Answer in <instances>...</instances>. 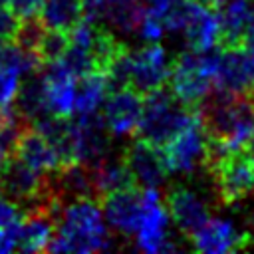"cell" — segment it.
<instances>
[{"label": "cell", "instance_id": "cell-1", "mask_svg": "<svg viewBox=\"0 0 254 254\" xmlns=\"http://www.w3.org/2000/svg\"><path fill=\"white\" fill-rule=\"evenodd\" d=\"M204 101V113L200 115L208 133L206 163L242 153L254 133L252 97L232 95L218 89L216 95H208Z\"/></svg>", "mask_w": 254, "mask_h": 254}, {"label": "cell", "instance_id": "cell-2", "mask_svg": "<svg viewBox=\"0 0 254 254\" xmlns=\"http://www.w3.org/2000/svg\"><path fill=\"white\" fill-rule=\"evenodd\" d=\"M109 248H115L113 236L103 224V212L97 198H73L62 204L56 214L54 236L46 250L95 252Z\"/></svg>", "mask_w": 254, "mask_h": 254}, {"label": "cell", "instance_id": "cell-3", "mask_svg": "<svg viewBox=\"0 0 254 254\" xmlns=\"http://www.w3.org/2000/svg\"><path fill=\"white\" fill-rule=\"evenodd\" d=\"M218 65V54L212 52H183L171 62L169 87L173 97L189 107L196 109L204 103L214 87Z\"/></svg>", "mask_w": 254, "mask_h": 254}, {"label": "cell", "instance_id": "cell-4", "mask_svg": "<svg viewBox=\"0 0 254 254\" xmlns=\"http://www.w3.org/2000/svg\"><path fill=\"white\" fill-rule=\"evenodd\" d=\"M192 109L181 105L165 87L153 89L143 95V109L135 135L163 147L190 117Z\"/></svg>", "mask_w": 254, "mask_h": 254}, {"label": "cell", "instance_id": "cell-5", "mask_svg": "<svg viewBox=\"0 0 254 254\" xmlns=\"http://www.w3.org/2000/svg\"><path fill=\"white\" fill-rule=\"evenodd\" d=\"M169 173L192 175L208 159V133L202 115L192 109L189 121L161 147Z\"/></svg>", "mask_w": 254, "mask_h": 254}, {"label": "cell", "instance_id": "cell-6", "mask_svg": "<svg viewBox=\"0 0 254 254\" xmlns=\"http://www.w3.org/2000/svg\"><path fill=\"white\" fill-rule=\"evenodd\" d=\"M171 73V60L159 42H147L139 50L127 54V87L141 95L165 87Z\"/></svg>", "mask_w": 254, "mask_h": 254}, {"label": "cell", "instance_id": "cell-7", "mask_svg": "<svg viewBox=\"0 0 254 254\" xmlns=\"http://www.w3.org/2000/svg\"><path fill=\"white\" fill-rule=\"evenodd\" d=\"M135 246L153 254L175 250L171 236V216L161 202L157 189H143V214L135 230Z\"/></svg>", "mask_w": 254, "mask_h": 254}, {"label": "cell", "instance_id": "cell-8", "mask_svg": "<svg viewBox=\"0 0 254 254\" xmlns=\"http://www.w3.org/2000/svg\"><path fill=\"white\" fill-rule=\"evenodd\" d=\"M214 85L232 95H254V50L244 44L226 46L218 52Z\"/></svg>", "mask_w": 254, "mask_h": 254}, {"label": "cell", "instance_id": "cell-9", "mask_svg": "<svg viewBox=\"0 0 254 254\" xmlns=\"http://www.w3.org/2000/svg\"><path fill=\"white\" fill-rule=\"evenodd\" d=\"M121 159L133 179L141 189H159L169 175L163 149L141 137H135L121 151Z\"/></svg>", "mask_w": 254, "mask_h": 254}, {"label": "cell", "instance_id": "cell-10", "mask_svg": "<svg viewBox=\"0 0 254 254\" xmlns=\"http://www.w3.org/2000/svg\"><path fill=\"white\" fill-rule=\"evenodd\" d=\"M97 202L107 224L117 234H121L127 240L135 236V230L143 214V189L139 187L119 189L99 196Z\"/></svg>", "mask_w": 254, "mask_h": 254}, {"label": "cell", "instance_id": "cell-11", "mask_svg": "<svg viewBox=\"0 0 254 254\" xmlns=\"http://www.w3.org/2000/svg\"><path fill=\"white\" fill-rule=\"evenodd\" d=\"M208 165L214 173L216 190L224 202H236L254 192V163L242 157V153L222 157Z\"/></svg>", "mask_w": 254, "mask_h": 254}, {"label": "cell", "instance_id": "cell-12", "mask_svg": "<svg viewBox=\"0 0 254 254\" xmlns=\"http://www.w3.org/2000/svg\"><path fill=\"white\" fill-rule=\"evenodd\" d=\"M181 34L192 52H212L222 42L218 12L200 0H189Z\"/></svg>", "mask_w": 254, "mask_h": 254}, {"label": "cell", "instance_id": "cell-13", "mask_svg": "<svg viewBox=\"0 0 254 254\" xmlns=\"http://www.w3.org/2000/svg\"><path fill=\"white\" fill-rule=\"evenodd\" d=\"M103 121L113 137H129L135 135L141 109L143 95L133 87H121L107 93L103 99Z\"/></svg>", "mask_w": 254, "mask_h": 254}, {"label": "cell", "instance_id": "cell-14", "mask_svg": "<svg viewBox=\"0 0 254 254\" xmlns=\"http://www.w3.org/2000/svg\"><path fill=\"white\" fill-rule=\"evenodd\" d=\"M192 248L202 254H224L236 252L248 244V234L238 228L230 218H206V222L196 228L190 236Z\"/></svg>", "mask_w": 254, "mask_h": 254}, {"label": "cell", "instance_id": "cell-15", "mask_svg": "<svg viewBox=\"0 0 254 254\" xmlns=\"http://www.w3.org/2000/svg\"><path fill=\"white\" fill-rule=\"evenodd\" d=\"M165 208L171 220L175 222V226L187 236H190L196 228H200L210 216L208 204L204 202V198L196 190L183 185L169 189L165 196Z\"/></svg>", "mask_w": 254, "mask_h": 254}, {"label": "cell", "instance_id": "cell-16", "mask_svg": "<svg viewBox=\"0 0 254 254\" xmlns=\"http://www.w3.org/2000/svg\"><path fill=\"white\" fill-rule=\"evenodd\" d=\"M42 77L46 87L48 109L52 115L69 117L73 113V93L75 77L62 65V62H52L42 65Z\"/></svg>", "mask_w": 254, "mask_h": 254}, {"label": "cell", "instance_id": "cell-17", "mask_svg": "<svg viewBox=\"0 0 254 254\" xmlns=\"http://www.w3.org/2000/svg\"><path fill=\"white\" fill-rule=\"evenodd\" d=\"M50 183L56 190V194L67 202L73 198H97L93 177L87 165L83 163H71L67 167H62L58 171L50 173Z\"/></svg>", "mask_w": 254, "mask_h": 254}, {"label": "cell", "instance_id": "cell-18", "mask_svg": "<svg viewBox=\"0 0 254 254\" xmlns=\"http://www.w3.org/2000/svg\"><path fill=\"white\" fill-rule=\"evenodd\" d=\"M56 228V214L52 210H36L26 214L16 226V250L42 252L48 248Z\"/></svg>", "mask_w": 254, "mask_h": 254}, {"label": "cell", "instance_id": "cell-19", "mask_svg": "<svg viewBox=\"0 0 254 254\" xmlns=\"http://www.w3.org/2000/svg\"><path fill=\"white\" fill-rule=\"evenodd\" d=\"M14 157H18L20 161H24L26 165H30L32 169L40 171V173H52L58 171V159L50 147V143L46 141V137L34 129L30 123L22 129V133L16 139Z\"/></svg>", "mask_w": 254, "mask_h": 254}, {"label": "cell", "instance_id": "cell-20", "mask_svg": "<svg viewBox=\"0 0 254 254\" xmlns=\"http://www.w3.org/2000/svg\"><path fill=\"white\" fill-rule=\"evenodd\" d=\"M91 171V177H93V185H95V192H97V198L107 194V192H113V190H119V189H127V187H137L121 159V155H113V153H107L103 159H99L95 165L89 167Z\"/></svg>", "mask_w": 254, "mask_h": 254}, {"label": "cell", "instance_id": "cell-21", "mask_svg": "<svg viewBox=\"0 0 254 254\" xmlns=\"http://www.w3.org/2000/svg\"><path fill=\"white\" fill-rule=\"evenodd\" d=\"M14 105L18 107V111L22 113V117L28 123H32V121H36V119H40V117L50 113L42 71L28 73V79L24 83H20V87H18Z\"/></svg>", "mask_w": 254, "mask_h": 254}, {"label": "cell", "instance_id": "cell-22", "mask_svg": "<svg viewBox=\"0 0 254 254\" xmlns=\"http://www.w3.org/2000/svg\"><path fill=\"white\" fill-rule=\"evenodd\" d=\"M145 12L147 6L143 0H105L103 22H107L113 30L131 36L137 34Z\"/></svg>", "mask_w": 254, "mask_h": 254}, {"label": "cell", "instance_id": "cell-23", "mask_svg": "<svg viewBox=\"0 0 254 254\" xmlns=\"http://www.w3.org/2000/svg\"><path fill=\"white\" fill-rule=\"evenodd\" d=\"M107 93H109V85L105 73L93 71L77 77L75 93H73V113L81 115V113L97 111V107L103 103Z\"/></svg>", "mask_w": 254, "mask_h": 254}, {"label": "cell", "instance_id": "cell-24", "mask_svg": "<svg viewBox=\"0 0 254 254\" xmlns=\"http://www.w3.org/2000/svg\"><path fill=\"white\" fill-rule=\"evenodd\" d=\"M38 20L44 28L69 32L81 22V0H44Z\"/></svg>", "mask_w": 254, "mask_h": 254}, {"label": "cell", "instance_id": "cell-25", "mask_svg": "<svg viewBox=\"0 0 254 254\" xmlns=\"http://www.w3.org/2000/svg\"><path fill=\"white\" fill-rule=\"evenodd\" d=\"M250 8L252 6L248 4V0H224L220 4L218 20H220L224 46H234L242 42Z\"/></svg>", "mask_w": 254, "mask_h": 254}, {"label": "cell", "instance_id": "cell-26", "mask_svg": "<svg viewBox=\"0 0 254 254\" xmlns=\"http://www.w3.org/2000/svg\"><path fill=\"white\" fill-rule=\"evenodd\" d=\"M67 46H69V32L46 28L38 46H36V54H38L42 64H52V62L62 60Z\"/></svg>", "mask_w": 254, "mask_h": 254}, {"label": "cell", "instance_id": "cell-27", "mask_svg": "<svg viewBox=\"0 0 254 254\" xmlns=\"http://www.w3.org/2000/svg\"><path fill=\"white\" fill-rule=\"evenodd\" d=\"M20 77L22 73H18L16 69L0 67V107L14 103L18 87H20Z\"/></svg>", "mask_w": 254, "mask_h": 254}, {"label": "cell", "instance_id": "cell-28", "mask_svg": "<svg viewBox=\"0 0 254 254\" xmlns=\"http://www.w3.org/2000/svg\"><path fill=\"white\" fill-rule=\"evenodd\" d=\"M137 34H139L145 42H159V40L163 38V34H165L163 18L145 12V16H143V20H141V24H139Z\"/></svg>", "mask_w": 254, "mask_h": 254}, {"label": "cell", "instance_id": "cell-29", "mask_svg": "<svg viewBox=\"0 0 254 254\" xmlns=\"http://www.w3.org/2000/svg\"><path fill=\"white\" fill-rule=\"evenodd\" d=\"M24 218L22 206L12 198H0V228H14Z\"/></svg>", "mask_w": 254, "mask_h": 254}, {"label": "cell", "instance_id": "cell-30", "mask_svg": "<svg viewBox=\"0 0 254 254\" xmlns=\"http://www.w3.org/2000/svg\"><path fill=\"white\" fill-rule=\"evenodd\" d=\"M20 26V18L10 8H0V44L14 42Z\"/></svg>", "mask_w": 254, "mask_h": 254}, {"label": "cell", "instance_id": "cell-31", "mask_svg": "<svg viewBox=\"0 0 254 254\" xmlns=\"http://www.w3.org/2000/svg\"><path fill=\"white\" fill-rule=\"evenodd\" d=\"M42 2H44V0H10L8 8H10L20 20H24V18H34V16H38Z\"/></svg>", "mask_w": 254, "mask_h": 254}, {"label": "cell", "instance_id": "cell-32", "mask_svg": "<svg viewBox=\"0 0 254 254\" xmlns=\"http://www.w3.org/2000/svg\"><path fill=\"white\" fill-rule=\"evenodd\" d=\"M16 226L14 228H0V254L16 250Z\"/></svg>", "mask_w": 254, "mask_h": 254}, {"label": "cell", "instance_id": "cell-33", "mask_svg": "<svg viewBox=\"0 0 254 254\" xmlns=\"http://www.w3.org/2000/svg\"><path fill=\"white\" fill-rule=\"evenodd\" d=\"M171 4H173V0H147V12L149 14H155V16H159V18H163L165 16V12L171 8Z\"/></svg>", "mask_w": 254, "mask_h": 254}, {"label": "cell", "instance_id": "cell-34", "mask_svg": "<svg viewBox=\"0 0 254 254\" xmlns=\"http://www.w3.org/2000/svg\"><path fill=\"white\" fill-rule=\"evenodd\" d=\"M244 46L252 48L254 50V6L250 8V14H248V20H246V28H244V36H242V42Z\"/></svg>", "mask_w": 254, "mask_h": 254}, {"label": "cell", "instance_id": "cell-35", "mask_svg": "<svg viewBox=\"0 0 254 254\" xmlns=\"http://www.w3.org/2000/svg\"><path fill=\"white\" fill-rule=\"evenodd\" d=\"M248 159L254 163V133H252V137H250V143H248Z\"/></svg>", "mask_w": 254, "mask_h": 254}, {"label": "cell", "instance_id": "cell-36", "mask_svg": "<svg viewBox=\"0 0 254 254\" xmlns=\"http://www.w3.org/2000/svg\"><path fill=\"white\" fill-rule=\"evenodd\" d=\"M200 2H204V4H208V6H220L224 0H200Z\"/></svg>", "mask_w": 254, "mask_h": 254}, {"label": "cell", "instance_id": "cell-37", "mask_svg": "<svg viewBox=\"0 0 254 254\" xmlns=\"http://www.w3.org/2000/svg\"><path fill=\"white\" fill-rule=\"evenodd\" d=\"M6 157H8V155H6V153L0 149V169H2V165H4V161H6Z\"/></svg>", "mask_w": 254, "mask_h": 254}, {"label": "cell", "instance_id": "cell-38", "mask_svg": "<svg viewBox=\"0 0 254 254\" xmlns=\"http://www.w3.org/2000/svg\"><path fill=\"white\" fill-rule=\"evenodd\" d=\"M8 4H10V0H0V8H8Z\"/></svg>", "mask_w": 254, "mask_h": 254}, {"label": "cell", "instance_id": "cell-39", "mask_svg": "<svg viewBox=\"0 0 254 254\" xmlns=\"http://www.w3.org/2000/svg\"><path fill=\"white\" fill-rule=\"evenodd\" d=\"M0 194H2V185H0Z\"/></svg>", "mask_w": 254, "mask_h": 254}]
</instances>
